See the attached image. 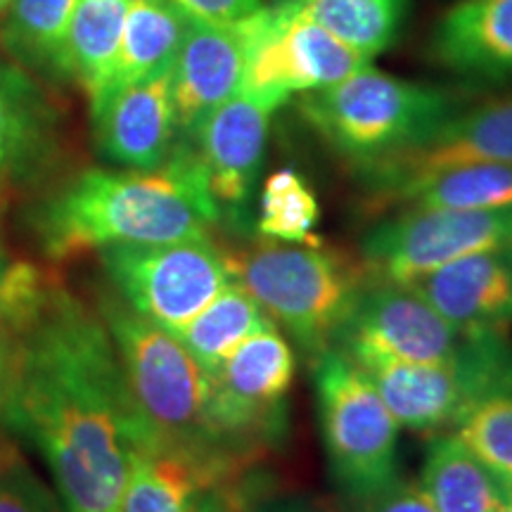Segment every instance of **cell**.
Here are the masks:
<instances>
[{
	"label": "cell",
	"mask_w": 512,
	"mask_h": 512,
	"mask_svg": "<svg viewBox=\"0 0 512 512\" xmlns=\"http://www.w3.org/2000/svg\"><path fill=\"white\" fill-rule=\"evenodd\" d=\"M0 323L15 337L3 422L43 453L64 512H119L133 460L164 441L133 399L105 320L36 266L10 264Z\"/></svg>",
	"instance_id": "6da1fadb"
},
{
	"label": "cell",
	"mask_w": 512,
	"mask_h": 512,
	"mask_svg": "<svg viewBox=\"0 0 512 512\" xmlns=\"http://www.w3.org/2000/svg\"><path fill=\"white\" fill-rule=\"evenodd\" d=\"M219 223L202 166L178 140L152 171H83L41 214L43 247L55 259L110 245L207 238Z\"/></svg>",
	"instance_id": "7a4b0ae2"
},
{
	"label": "cell",
	"mask_w": 512,
	"mask_h": 512,
	"mask_svg": "<svg viewBox=\"0 0 512 512\" xmlns=\"http://www.w3.org/2000/svg\"><path fill=\"white\" fill-rule=\"evenodd\" d=\"M233 271L309 363L335 347L339 328L370 280L361 259L323 242L287 245L266 240L247 254L233 256Z\"/></svg>",
	"instance_id": "3957f363"
},
{
	"label": "cell",
	"mask_w": 512,
	"mask_h": 512,
	"mask_svg": "<svg viewBox=\"0 0 512 512\" xmlns=\"http://www.w3.org/2000/svg\"><path fill=\"white\" fill-rule=\"evenodd\" d=\"M458 107L463 100L446 88L396 79L373 67L304 93L299 100L306 124L351 169L418 143Z\"/></svg>",
	"instance_id": "277c9868"
},
{
	"label": "cell",
	"mask_w": 512,
	"mask_h": 512,
	"mask_svg": "<svg viewBox=\"0 0 512 512\" xmlns=\"http://www.w3.org/2000/svg\"><path fill=\"white\" fill-rule=\"evenodd\" d=\"M100 316L110 330L133 399L157 437L169 446L235 467V458L216 444L209 430V375L181 339L121 299H105Z\"/></svg>",
	"instance_id": "5b68a950"
},
{
	"label": "cell",
	"mask_w": 512,
	"mask_h": 512,
	"mask_svg": "<svg viewBox=\"0 0 512 512\" xmlns=\"http://www.w3.org/2000/svg\"><path fill=\"white\" fill-rule=\"evenodd\" d=\"M332 482L351 503L399 479V422L373 380L337 349L311 363Z\"/></svg>",
	"instance_id": "8992f818"
},
{
	"label": "cell",
	"mask_w": 512,
	"mask_h": 512,
	"mask_svg": "<svg viewBox=\"0 0 512 512\" xmlns=\"http://www.w3.org/2000/svg\"><path fill=\"white\" fill-rule=\"evenodd\" d=\"M366 375L399 427L448 432L475 403L512 392V342L508 332H467L463 349L444 363H377Z\"/></svg>",
	"instance_id": "52a82bcc"
},
{
	"label": "cell",
	"mask_w": 512,
	"mask_h": 512,
	"mask_svg": "<svg viewBox=\"0 0 512 512\" xmlns=\"http://www.w3.org/2000/svg\"><path fill=\"white\" fill-rule=\"evenodd\" d=\"M121 302L178 335L235 280L233 256L209 238L98 249Z\"/></svg>",
	"instance_id": "ba28073f"
},
{
	"label": "cell",
	"mask_w": 512,
	"mask_h": 512,
	"mask_svg": "<svg viewBox=\"0 0 512 512\" xmlns=\"http://www.w3.org/2000/svg\"><path fill=\"white\" fill-rule=\"evenodd\" d=\"M294 375L297 354L273 320L209 375V430L230 458H249L259 444L283 439Z\"/></svg>",
	"instance_id": "9c48e42d"
},
{
	"label": "cell",
	"mask_w": 512,
	"mask_h": 512,
	"mask_svg": "<svg viewBox=\"0 0 512 512\" xmlns=\"http://www.w3.org/2000/svg\"><path fill=\"white\" fill-rule=\"evenodd\" d=\"M512 245V209L403 207L363 235L370 278L411 285L463 256Z\"/></svg>",
	"instance_id": "30bf717a"
},
{
	"label": "cell",
	"mask_w": 512,
	"mask_h": 512,
	"mask_svg": "<svg viewBox=\"0 0 512 512\" xmlns=\"http://www.w3.org/2000/svg\"><path fill=\"white\" fill-rule=\"evenodd\" d=\"M363 67H370L368 57L351 50L290 0H280L252 17V38L238 93L275 112L294 93L332 86Z\"/></svg>",
	"instance_id": "8fae6325"
},
{
	"label": "cell",
	"mask_w": 512,
	"mask_h": 512,
	"mask_svg": "<svg viewBox=\"0 0 512 512\" xmlns=\"http://www.w3.org/2000/svg\"><path fill=\"white\" fill-rule=\"evenodd\" d=\"M465 330L432 309L413 287L370 278L335 337L358 368L377 363H444L463 349Z\"/></svg>",
	"instance_id": "7c38bea8"
},
{
	"label": "cell",
	"mask_w": 512,
	"mask_h": 512,
	"mask_svg": "<svg viewBox=\"0 0 512 512\" xmlns=\"http://www.w3.org/2000/svg\"><path fill=\"white\" fill-rule=\"evenodd\" d=\"M467 164L512 166V95L458 107L418 143L358 166L354 174L370 200L384 207L415 183Z\"/></svg>",
	"instance_id": "4fadbf2b"
},
{
	"label": "cell",
	"mask_w": 512,
	"mask_h": 512,
	"mask_svg": "<svg viewBox=\"0 0 512 512\" xmlns=\"http://www.w3.org/2000/svg\"><path fill=\"white\" fill-rule=\"evenodd\" d=\"M273 110L235 93L216 107L185 140L202 166L219 223L235 233L254 230V195L264 169Z\"/></svg>",
	"instance_id": "5bb4252c"
},
{
	"label": "cell",
	"mask_w": 512,
	"mask_h": 512,
	"mask_svg": "<svg viewBox=\"0 0 512 512\" xmlns=\"http://www.w3.org/2000/svg\"><path fill=\"white\" fill-rule=\"evenodd\" d=\"M95 138L110 162L133 171L159 169L176 145L171 69L91 100Z\"/></svg>",
	"instance_id": "9a60e30c"
},
{
	"label": "cell",
	"mask_w": 512,
	"mask_h": 512,
	"mask_svg": "<svg viewBox=\"0 0 512 512\" xmlns=\"http://www.w3.org/2000/svg\"><path fill=\"white\" fill-rule=\"evenodd\" d=\"M252 17L230 27L188 19L181 48L171 64V95L181 138L190 136L216 107L240 91Z\"/></svg>",
	"instance_id": "2e32d148"
},
{
	"label": "cell",
	"mask_w": 512,
	"mask_h": 512,
	"mask_svg": "<svg viewBox=\"0 0 512 512\" xmlns=\"http://www.w3.org/2000/svg\"><path fill=\"white\" fill-rule=\"evenodd\" d=\"M408 287L465 332H508L512 325V245L463 256Z\"/></svg>",
	"instance_id": "e0dca14e"
},
{
	"label": "cell",
	"mask_w": 512,
	"mask_h": 512,
	"mask_svg": "<svg viewBox=\"0 0 512 512\" xmlns=\"http://www.w3.org/2000/svg\"><path fill=\"white\" fill-rule=\"evenodd\" d=\"M432 53L463 79H512V0H460L437 24Z\"/></svg>",
	"instance_id": "ac0fdd59"
},
{
	"label": "cell",
	"mask_w": 512,
	"mask_h": 512,
	"mask_svg": "<svg viewBox=\"0 0 512 512\" xmlns=\"http://www.w3.org/2000/svg\"><path fill=\"white\" fill-rule=\"evenodd\" d=\"M233 470L185 448L150 446L133 460L119 512H185L200 491L230 482Z\"/></svg>",
	"instance_id": "d6986e66"
},
{
	"label": "cell",
	"mask_w": 512,
	"mask_h": 512,
	"mask_svg": "<svg viewBox=\"0 0 512 512\" xmlns=\"http://www.w3.org/2000/svg\"><path fill=\"white\" fill-rule=\"evenodd\" d=\"M418 486L437 512H496L508 496L453 432H437L427 441Z\"/></svg>",
	"instance_id": "ffe728a7"
},
{
	"label": "cell",
	"mask_w": 512,
	"mask_h": 512,
	"mask_svg": "<svg viewBox=\"0 0 512 512\" xmlns=\"http://www.w3.org/2000/svg\"><path fill=\"white\" fill-rule=\"evenodd\" d=\"M188 19L171 0H131L117 60L110 79L98 95L171 69Z\"/></svg>",
	"instance_id": "44dd1931"
},
{
	"label": "cell",
	"mask_w": 512,
	"mask_h": 512,
	"mask_svg": "<svg viewBox=\"0 0 512 512\" xmlns=\"http://www.w3.org/2000/svg\"><path fill=\"white\" fill-rule=\"evenodd\" d=\"M268 323H271L268 313L238 280H233L176 337L204 368V373L214 375L247 337L266 328Z\"/></svg>",
	"instance_id": "7402d4cb"
},
{
	"label": "cell",
	"mask_w": 512,
	"mask_h": 512,
	"mask_svg": "<svg viewBox=\"0 0 512 512\" xmlns=\"http://www.w3.org/2000/svg\"><path fill=\"white\" fill-rule=\"evenodd\" d=\"M131 0H76L67 36V76L95 98L110 79Z\"/></svg>",
	"instance_id": "603a6c76"
},
{
	"label": "cell",
	"mask_w": 512,
	"mask_h": 512,
	"mask_svg": "<svg viewBox=\"0 0 512 512\" xmlns=\"http://www.w3.org/2000/svg\"><path fill=\"white\" fill-rule=\"evenodd\" d=\"M325 31L373 60L399 36L408 0H290Z\"/></svg>",
	"instance_id": "cb8c5ba5"
},
{
	"label": "cell",
	"mask_w": 512,
	"mask_h": 512,
	"mask_svg": "<svg viewBox=\"0 0 512 512\" xmlns=\"http://www.w3.org/2000/svg\"><path fill=\"white\" fill-rule=\"evenodd\" d=\"M396 207L512 209V166L467 164L439 171L403 192Z\"/></svg>",
	"instance_id": "d4e9b609"
},
{
	"label": "cell",
	"mask_w": 512,
	"mask_h": 512,
	"mask_svg": "<svg viewBox=\"0 0 512 512\" xmlns=\"http://www.w3.org/2000/svg\"><path fill=\"white\" fill-rule=\"evenodd\" d=\"M3 41L17 60L67 76V36L76 0H12Z\"/></svg>",
	"instance_id": "484cf974"
},
{
	"label": "cell",
	"mask_w": 512,
	"mask_h": 512,
	"mask_svg": "<svg viewBox=\"0 0 512 512\" xmlns=\"http://www.w3.org/2000/svg\"><path fill=\"white\" fill-rule=\"evenodd\" d=\"M320 221V204L306 178L292 166L273 171L264 181L254 230L264 240L287 245H316L313 235Z\"/></svg>",
	"instance_id": "4316f807"
},
{
	"label": "cell",
	"mask_w": 512,
	"mask_h": 512,
	"mask_svg": "<svg viewBox=\"0 0 512 512\" xmlns=\"http://www.w3.org/2000/svg\"><path fill=\"white\" fill-rule=\"evenodd\" d=\"M48 121L38 88L17 67L0 60V176L36 150Z\"/></svg>",
	"instance_id": "83f0119b"
},
{
	"label": "cell",
	"mask_w": 512,
	"mask_h": 512,
	"mask_svg": "<svg viewBox=\"0 0 512 512\" xmlns=\"http://www.w3.org/2000/svg\"><path fill=\"white\" fill-rule=\"evenodd\" d=\"M448 432L475 453L505 491H512V392L475 403Z\"/></svg>",
	"instance_id": "f1b7e54d"
},
{
	"label": "cell",
	"mask_w": 512,
	"mask_h": 512,
	"mask_svg": "<svg viewBox=\"0 0 512 512\" xmlns=\"http://www.w3.org/2000/svg\"><path fill=\"white\" fill-rule=\"evenodd\" d=\"M0 512H60L46 484L5 441H0Z\"/></svg>",
	"instance_id": "f546056e"
},
{
	"label": "cell",
	"mask_w": 512,
	"mask_h": 512,
	"mask_svg": "<svg viewBox=\"0 0 512 512\" xmlns=\"http://www.w3.org/2000/svg\"><path fill=\"white\" fill-rule=\"evenodd\" d=\"M356 512H437L418 484L396 479L375 496L356 503Z\"/></svg>",
	"instance_id": "4dcf8cb0"
},
{
	"label": "cell",
	"mask_w": 512,
	"mask_h": 512,
	"mask_svg": "<svg viewBox=\"0 0 512 512\" xmlns=\"http://www.w3.org/2000/svg\"><path fill=\"white\" fill-rule=\"evenodd\" d=\"M171 3H176L185 15L197 22L221 24V27L238 24L264 8L261 0H171Z\"/></svg>",
	"instance_id": "1f68e13d"
},
{
	"label": "cell",
	"mask_w": 512,
	"mask_h": 512,
	"mask_svg": "<svg viewBox=\"0 0 512 512\" xmlns=\"http://www.w3.org/2000/svg\"><path fill=\"white\" fill-rule=\"evenodd\" d=\"M185 512H242V498L226 484H216L200 491Z\"/></svg>",
	"instance_id": "d6a6232c"
},
{
	"label": "cell",
	"mask_w": 512,
	"mask_h": 512,
	"mask_svg": "<svg viewBox=\"0 0 512 512\" xmlns=\"http://www.w3.org/2000/svg\"><path fill=\"white\" fill-rule=\"evenodd\" d=\"M12 375H15V337L8 325L0 323V422H3L5 403H8Z\"/></svg>",
	"instance_id": "836d02e7"
},
{
	"label": "cell",
	"mask_w": 512,
	"mask_h": 512,
	"mask_svg": "<svg viewBox=\"0 0 512 512\" xmlns=\"http://www.w3.org/2000/svg\"><path fill=\"white\" fill-rule=\"evenodd\" d=\"M256 512H325V510H320L318 505L306 501V498H278V501L261 505Z\"/></svg>",
	"instance_id": "e575fe53"
},
{
	"label": "cell",
	"mask_w": 512,
	"mask_h": 512,
	"mask_svg": "<svg viewBox=\"0 0 512 512\" xmlns=\"http://www.w3.org/2000/svg\"><path fill=\"white\" fill-rule=\"evenodd\" d=\"M496 512H512V491H508V496H505V501L501 503V508Z\"/></svg>",
	"instance_id": "d590c367"
},
{
	"label": "cell",
	"mask_w": 512,
	"mask_h": 512,
	"mask_svg": "<svg viewBox=\"0 0 512 512\" xmlns=\"http://www.w3.org/2000/svg\"><path fill=\"white\" fill-rule=\"evenodd\" d=\"M8 261H5V256H3V252H0V283H3V275H5V271H8Z\"/></svg>",
	"instance_id": "8d00e7d4"
},
{
	"label": "cell",
	"mask_w": 512,
	"mask_h": 512,
	"mask_svg": "<svg viewBox=\"0 0 512 512\" xmlns=\"http://www.w3.org/2000/svg\"><path fill=\"white\" fill-rule=\"evenodd\" d=\"M10 5H12V0H0V10L10 8Z\"/></svg>",
	"instance_id": "74e56055"
}]
</instances>
